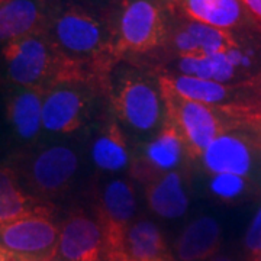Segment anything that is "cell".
I'll return each mask as SVG.
<instances>
[{"label":"cell","mask_w":261,"mask_h":261,"mask_svg":"<svg viewBox=\"0 0 261 261\" xmlns=\"http://www.w3.org/2000/svg\"><path fill=\"white\" fill-rule=\"evenodd\" d=\"M185 159L189 157L180 134L170 122L164 121L157 135L132 157L130 176L142 185H148L168 171L178 170Z\"/></svg>","instance_id":"obj_8"},{"label":"cell","mask_w":261,"mask_h":261,"mask_svg":"<svg viewBox=\"0 0 261 261\" xmlns=\"http://www.w3.org/2000/svg\"><path fill=\"white\" fill-rule=\"evenodd\" d=\"M45 20L41 0H0V44L42 31Z\"/></svg>","instance_id":"obj_13"},{"label":"cell","mask_w":261,"mask_h":261,"mask_svg":"<svg viewBox=\"0 0 261 261\" xmlns=\"http://www.w3.org/2000/svg\"><path fill=\"white\" fill-rule=\"evenodd\" d=\"M241 3L248 10V13L261 22V0H241Z\"/></svg>","instance_id":"obj_22"},{"label":"cell","mask_w":261,"mask_h":261,"mask_svg":"<svg viewBox=\"0 0 261 261\" xmlns=\"http://www.w3.org/2000/svg\"><path fill=\"white\" fill-rule=\"evenodd\" d=\"M125 261H176L164 235L149 219H137L129 225L123 243Z\"/></svg>","instance_id":"obj_18"},{"label":"cell","mask_w":261,"mask_h":261,"mask_svg":"<svg viewBox=\"0 0 261 261\" xmlns=\"http://www.w3.org/2000/svg\"><path fill=\"white\" fill-rule=\"evenodd\" d=\"M211 193L221 202L233 203L248 199L254 193H261L258 187L248 178L235 174H214L209 183Z\"/></svg>","instance_id":"obj_20"},{"label":"cell","mask_w":261,"mask_h":261,"mask_svg":"<svg viewBox=\"0 0 261 261\" xmlns=\"http://www.w3.org/2000/svg\"><path fill=\"white\" fill-rule=\"evenodd\" d=\"M159 84L166 111L164 121L170 122L177 129L189 160L200 159L202 152L215 138L237 128L232 121L216 108L189 100L176 93L166 74L160 75Z\"/></svg>","instance_id":"obj_2"},{"label":"cell","mask_w":261,"mask_h":261,"mask_svg":"<svg viewBox=\"0 0 261 261\" xmlns=\"http://www.w3.org/2000/svg\"><path fill=\"white\" fill-rule=\"evenodd\" d=\"M244 247L248 254V258L261 254V206L252 216L251 224L245 232Z\"/></svg>","instance_id":"obj_21"},{"label":"cell","mask_w":261,"mask_h":261,"mask_svg":"<svg viewBox=\"0 0 261 261\" xmlns=\"http://www.w3.org/2000/svg\"><path fill=\"white\" fill-rule=\"evenodd\" d=\"M44 89L15 87L6 100V119L15 138L25 144H35L42 132Z\"/></svg>","instance_id":"obj_10"},{"label":"cell","mask_w":261,"mask_h":261,"mask_svg":"<svg viewBox=\"0 0 261 261\" xmlns=\"http://www.w3.org/2000/svg\"><path fill=\"white\" fill-rule=\"evenodd\" d=\"M206 261H235L232 260L231 257H226V255H214L212 258H209V260Z\"/></svg>","instance_id":"obj_24"},{"label":"cell","mask_w":261,"mask_h":261,"mask_svg":"<svg viewBox=\"0 0 261 261\" xmlns=\"http://www.w3.org/2000/svg\"><path fill=\"white\" fill-rule=\"evenodd\" d=\"M2 60L5 77L15 87L45 90L64 75V60L56 53L44 29L5 44Z\"/></svg>","instance_id":"obj_4"},{"label":"cell","mask_w":261,"mask_h":261,"mask_svg":"<svg viewBox=\"0 0 261 261\" xmlns=\"http://www.w3.org/2000/svg\"><path fill=\"white\" fill-rule=\"evenodd\" d=\"M94 167L102 173H119L129 167V148L125 132L115 116L103 122L92 144Z\"/></svg>","instance_id":"obj_17"},{"label":"cell","mask_w":261,"mask_h":261,"mask_svg":"<svg viewBox=\"0 0 261 261\" xmlns=\"http://www.w3.org/2000/svg\"><path fill=\"white\" fill-rule=\"evenodd\" d=\"M51 261H103L102 229L94 215L80 207L68 212Z\"/></svg>","instance_id":"obj_9"},{"label":"cell","mask_w":261,"mask_h":261,"mask_svg":"<svg viewBox=\"0 0 261 261\" xmlns=\"http://www.w3.org/2000/svg\"><path fill=\"white\" fill-rule=\"evenodd\" d=\"M177 71L180 75L211 80L218 83H240V77L226 53L207 56H178Z\"/></svg>","instance_id":"obj_19"},{"label":"cell","mask_w":261,"mask_h":261,"mask_svg":"<svg viewBox=\"0 0 261 261\" xmlns=\"http://www.w3.org/2000/svg\"><path fill=\"white\" fill-rule=\"evenodd\" d=\"M147 205L155 215L166 219H176L187 212L189 195L186 177L180 170L168 171L145 185Z\"/></svg>","instance_id":"obj_15"},{"label":"cell","mask_w":261,"mask_h":261,"mask_svg":"<svg viewBox=\"0 0 261 261\" xmlns=\"http://www.w3.org/2000/svg\"><path fill=\"white\" fill-rule=\"evenodd\" d=\"M181 15L192 22L224 31L241 28L248 20V10L241 0H171Z\"/></svg>","instance_id":"obj_12"},{"label":"cell","mask_w":261,"mask_h":261,"mask_svg":"<svg viewBox=\"0 0 261 261\" xmlns=\"http://www.w3.org/2000/svg\"><path fill=\"white\" fill-rule=\"evenodd\" d=\"M115 119L137 135L161 129L166 111L159 80L138 71H125L109 80L108 92Z\"/></svg>","instance_id":"obj_1"},{"label":"cell","mask_w":261,"mask_h":261,"mask_svg":"<svg viewBox=\"0 0 261 261\" xmlns=\"http://www.w3.org/2000/svg\"><path fill=\"white\" fill-rule=\"evenodd\" d=\"M51 211L53 205L49 202L41 200L25 190L13 168L0 166V224Z\"/></svg>","instance_id":"obj_14"},{"label":"cell","mask_w":261,"mask_h":261,"mask_svg":"<svg viewBox=\"0 0 261 261\" xmlns=\"http://www.w3.org/2000/svg\"><path fill=\"white\" fill-rule=\"evenodd\" d=\"M10 167L28 193L48 202L71 189L80 168V155L70 145L51 144L22 154Z\"/></svg>","instance_id":"obj_3"},{"label":"cell","mask_w":261,"mask_h":261,"mask_svg":"<svg viewBox=\"0 0 261 261\" xmlns=\"http://www.w3.org/2000/svg\"><path fill=\"white\" fill-rule=\"evenodd\" d=\"M0 261H37L28 258V257H23V255H19L16 252H12L6 248H2L0 247Z\"/></svg>","instance_id":"obj_23"},{"label":"cell","mask_w":261,"mask_h":261,"mask_svg":"<svg viewBox=\"0 0 261 261\" xmlns=\"http://www.w3.org/2000/svg\"><path fill=\"white\" fill-rule=\"evenodd\" d=\"M248 261H261V254H258V255H254V257H250Z\"/></svg>","instance_id":"obj_25"},{"label":"cell","mask_w":261,"mask_h":261,"mask_svg":"<svg viewBox=\"0 0 261 261\" xmlns=\"http://www.w3.org/2000/svg\"><path fill=\"white\" fill-rule=\"evenodd\" d=\"M60 226L51 212L25 216L0 224V247L37 261H51L56 252Z\"/></svg>","instance_id":"obj_7"},{"label":"cell","mask_w":261,"mask_h":261,"mask_svg":"<svg viewBox=\"0 0 261 261\" xmlns=\"http://www.w3.org/2000/svg\"><path fill=\"white\" fill-rule=\"evenodd\" d=\"M115 29L116 56L147 54L168 38L164 13L154 0H123Z\"/></svg>","instance_id":"obj_6"},{"label":"cell","mask_w":261,"mask_h":261,"mask_svg":"<svg viewBox=\"0 0 261 261\" xmlns=\"http://www.w3.org/2000/svg\"><path fill=\"white\" fill-rule=\"evenodd\" d=\"M221 247V226L212 216H200L178 235L174 251L178 261H206Z\"/></svg>","instance_id":"obj_16"},{"label":"cell","mask_w":261,"mask_h":261,"mask_svg":"<svg viewBox=\"0 0 261 261\" xmlns=\"http://www.w3.org/2000/svg\"><path fill=\"white\" fill-rule=\"evenodd\" d=\"M170 38L177 57L228 53L240 45V41L231 31L207 27L192 20L177 27Z\"/></svg>","instance_id":"obj_11"},{"label":"cell","mask_w":261,"mask_h":261,"mask_svg":"<svg viewBox=\"0 0 261 261\" xmlns=\"http://www.w3.org/2000/svg\"><path fill=\"white\" fill-rule=\"evenodd\" d=\"M102 92L83 80L56 82L42 99V130L53 135H71L92 116L94 96Z\"/></svg>","instance_id":"obj_5"}]
</instances>
